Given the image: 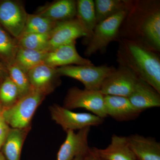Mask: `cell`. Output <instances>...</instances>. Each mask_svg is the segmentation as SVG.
Segmentation results:
<instances>
[{
    "mask_svg": "<svg viewBox=\"0 0 160 160\" xmlns=\"http://www.w3.org/2000/svg\"><path fill=\"white\" fill-rule=\"evenodd\" d=\"M28 15L22 2L0 0V25L17 39L22 32Z\"/></svg>",
    "mask_w": 160,
    "mask_h": 160,
    "instance_id": "obj_7",
    "label": "cell"
},
{
    "mask_svg": "<svg viewBox=\"0 0 160 160\" xmlns=\"http://www.w3.org/2000/svg\"><path fill=\"white\" fill-rule=\"evenodd\" d=\"M21 98L18 89L9 76L0 82V105L4 110L13 106Z\"/></svg>",
    "mask_w": 160,
    "mask_h": 160,
    "instance_id": "obj_25",
    "label": "cell"
},
{
    "mask_svg": "<svg viewBox=\"0 0 160 160\" xmlns=\"http://www.w3.org/2000/svg\"><path fill=\"white\" fill-rule=\"evenodd\" d=\"M117 61L160 93V60L154 52L137 41L124 39L120 42Z\"/></svg>",
    "mask_w": 160,
    "mask_h": 160,
    "instance_id": "obj_1",
    "label": "cell"
},
{
    "mask_svg": "<svg viewBox=\"0 0 160 160\" xmlns=\"http://www.w3.org/2000/svg\"><path fill=\"white\" fill-rule=\"evenodd\" d=\"M94 3L97 24L127 9L126 2L121 0H95Z\"/></svg>",
    "mask_w": 160,
    "mask_h": 160,
    "instance_id": "obj_23",
    "label": "cell"
},
{
    "mask_svg": "<svg viewBox=\"0 0 160 160\" xmlns=\"http://www.w3.org/2000/svg\"><path fill=\"white\" fill-rule=\"evenodd\" d=\"M92 149L102 160H137L128 145L126 137L112 135L106 148Z\"/></svg>",
    "mask_w": 160,
    "mask_h": 160,
    "instance_id": "obj_17",
    "label": "cell"
},
{
    "mask_svg": "<svg viewBox=\"0 0 160 160\" xmlns=\"http://www.w3.org/2000/svg\"><path fill=\"white\" fill-rule=\"evenodd\" d=\"M126 138L137 160H160V143L154 138L138 134Z\"/></svg>",
    "mask_w": 160,
    "mask_h": 160,
    "instance_id": "obj_16",
    "label": "cell"
},
{
    "mask_svg": "<svg viewBox=\"0 0 160 160\" xmlns=\"http://www.w3.org/2000/svg\"><path fill=\"white\" fill-rule=\"evenodd\" d=\"M139 80L131 70L126 67L119 66L118 69L104 80L100 91L104 95L128 98Z\"/></svg>",
    "mask_w": 160,
    "mask_h": 160,
    "instance_id": "obj_8",
    "label": "cell"
},
{
    "mask_svg": "<svg viewBox=\"0 0 160 160\" xmlns=\"http://www.w3.org/2000/svg\"><path fill=\"white\" fill-rule=\"evenodd\" d=\"M3 111L4 109L0 105V149L10 128L3 117Z\"/></svg>",
    "mask_w": 160,
    "mask_h": 160,
    "instance_id": "obj_28",
    "label": "cell"
},
{
    "mask_svg": "<svg viewBox=\"0 0 160 160\" xmlns=\"http://www.w3.org/2000/svg\"><path fill=\"white\" fill-rule=\"evenodd\" d=\"M104 96L100 91L72 87L67 92L62 106L69 110L83 108L105 119L107 116L105 110Z\"/></svg>",
    "mask_w": 160,
    "mask_h": 160,
    "instance_id": "obj_5",
    "label": "cell"
},
{
    "mask_svg": "<svg viewBox=\"0 0 160 160\" xmlns=\"http://www.w3.org/2000/svg\"><path fill=\"white\" fill-rule=\"evenodd\" d=\"M104 103L107 117H110L116 121H130L137 118L141 113L135 109L128 98L105 95Z\"/></svg>",
    "mask_w": 160,
    "mask_h": 160,
    "instance_id": "obj_15",
    "label": "cell"
},
{
    "mask_svg": "<svg viewBox=\"0 0 160 160\" xmlns=\"http://www.w3.org/2000/svg\"><path fill=\"white\" fill-rule=\"evenodd\" d=\"M49 40V34L29 33L20 37L17 41L20 48L48 52Z\"/></svg>",
    "mask_w": 160,
    "mask_h": 160,
    "instance_id": "obj_26",
    "label": "cell"
},
{
    "mask_svg": "<svg viewBox=\"0 0 160 160\" xmlns=\"http://www.w3.org/2000/svg\"><path fill=\"white\" fill-rule=\"evenodd\" d=\"M7 69L9 77L17 87L21 98L31 91L32 88L27 73L19 68L14 63L8 66Z\"/></svg>",
    "mask_w": 160,
    "mask_h": 160,
    "instance_id": "obj_27",
    "label": "cell"
},
{
    "mask_svg": "<svg viewBox=\"0 0 160 160\" xmlns=\"http://www.w3.org/2000/svg\"><path fill=\"white\" fill-rule=\"evenodd\" d=\"M44 63L56 68L70 65H92L91 61L82 57L78 53L76 42L47 52Z\"/></svg>",
    "mask_w": 160,
    "mask_h": 160,
    "instance_id": "obj_12",
    "label": "cell"
},
{
    "mask_svg": "<svg viewBox=\"0 0 160 160\" xmlns=\"http://www.w3.org/2000/svg\"><path fill=\"white\" fill-rule=\"evenodd\" d=\"M127 12L126 9L97 24L88 41L85 52L86 56L105 50L109 43L115 39Z\"/></svg>",
    "mask_w": 160,
    "mask_h": 160,
    "instance_id": "obj_4",
    "label": "cell"
},
{
    "mask_svg": "<svg viewBox=\"0 0 160 160\" xmlns=\"http://www.w3.org/2000/svg\"><path fill=\"white\" fill-rule=\"evenodd\" d=\"M47 52L19 47L14 63L27 73L31 69L44 63Z\"/></svg>",
    "mask_w": 160,
    "mask_h": 160,
    "instance_id": "obj_21",
    "label": "cell"
},
{
    "mask_svg": "<svg viewBox=\"0 0 160 160\" xmlns=\"http://www.w3.org/2000/svg\"><path fill=\"white\" fill-rule=\"evenodd\" d=\"M52 119L64 131H73L102 125L104 119L88 112H74L58 104L49 108Z\"/></svg>",
    "mask_w": 160,
    "mask_h": 160,
    "instance_id": "obj_6",
    "label": "cell"
},
{
    "mask_svg": "<svg viewBox=\"0 0 160 160\" xmlns=\"http://www.w3.org/2000/svg\"><path fill=\"white\" fill-rule=\"evenodd\" d=\"M0 160H6L1 151H0Z\"/></svg>",
    "mask_w": 160,
    "mask_h": 160,
    "instance_id": "obj_32",
    "label": "cell"
},
{
    "mask_svg": "<svg viewBox=\"0 0 160 160\" xmlns=\"http://www.w3.org/2000/svg\"><path fill=\"white\" fill-rule=\"evenodd\" d=\"M91 127L66 132V137L58 152L57 160H73L79 155L86 156L91 150L89 136Z\"/></svg>",
    "mask_w": 160,
    "mask_h": 160,
    "instance_id": "obj_9",
    "label": "cell"
},
{
    "mask_svg": "<svg viewBox=\"0 0 160 160\" xmlns=\"http://www.w3.org/2000/svg\"><path fill=\"white\" fill-rule=\"evenodd\" d=\"M46 95L33 89L20 98L13 106L3 112V117L9 127L25 129L31 127V121Z\"/></svg>",
    "mask_w": 160,
    "mask_h": 160,
    "instance_id": "obj_2",
    "label": "cell"
},
{
    "mask_svg": "<svg viewBox=\"0 0 160 160\" xmlns=\"http://www.w3.org/2000/svg\"><path fill=\"white\" fill-rule=\"evenodd\" d=\"M57 23L35 13L28 14L21 36L29 33L49 34Z\"/></svg>",
    "mask_w": 160,
    "mask_h": 160,
    "instance_id": "obj_24",
    "label": "cell"
},
{
    "mask_svg": "<svg viewBox=\"0 0 160 160\" xmlns=\"http://www.w3.org/2000/svg\"><path fill=\"white\" fill-rule=\"evenodd\" d=\"M32 88L47 96L53 92L62 83L57 69L41 64L27 73Z\"/></svg>",
    "mask_w": 160,
    "mask_h": 160,
    "instance_id": "obj_11",
    "label": "cell"
},
{
    "mask_svg": "<svg viewBox=\"0 0 160 160\" xmlns=\"http://www.w3.org/2000/svg\"><path fill=\"white\" fill-rule=\"evenodd\" d=\"M142 32L151 46L160 49V12L158 9L149 13L142 24Z\"/></svg>",
    "mask_w": 160,
    "mask_h": 160,
    "instance_id": "obj_22",
    "label": "cell"
},
{
    "mask_svg": "<svg viewBox=\"0 0 160 160\" xmlns=\"http://www.w3.org/2000/svg\"><path fill=\"white\" fill-rule=\"evenodd\" d=\"M85 157L83 155H79L75 158L73 160H84Z\"/></svg>",
    "mask_w": 160,
    "mask_h": 160,
    "instance_id": "obj_31",
    "label": "cell"
},
{
    "mask_svg": "<svg viewBox=\"0 0 160 160\" xmlns=\"http://www.w3.org/2000/svg\"><path fill=\"white\" fill-rule=\"evenodd\" d=\"M76 1L57 0L40 6L34 13L58 23L69 21L76 17Z\"/></svg>",
    "mask_w": 160,
    "mask_h": 160,
    "instance_id": "obj_13",
    "label": "cell"
},
{
    "mask_svg": "<svg viewBox=\"0 0 160 160\" xmlns=\"http://www.w3.org/2000/svg\"><path fill=\"white\" fill-rule=\"evenodd\" d=\"M82 37L88 38V33L76 18L58 22L49 33L48 51L76 42L77 39Z\"/></svg>",
    "mask_w": 160,
    "mask_h": 160,
    "instance_id": "obj_10",
    "label": "cell"
},
{
    "mask_svg": "<svg viewBox=\"0 0 160 160\" xmlns=\"http://www.w3.org/2000/svg\"><path fill=\"white\" fill-rule=\"evenodd\" d=\"M18 48L17 39L0 25V62L6 68L14 64Z\"/></svg>",
    "mask_w": 160,
    "mask_h": 160,
    "instance_id": "obj_20",
    "label": "cell"
},
{
    "mask_svg": "<svg viewBox=\"0 0 160 160\" xmlns=\"http://www.w3.org/2000/svg\"><path fill=\"white\" fill-rule=\"evenodd\" d=\"M31 127L25 129L10 128L0 151L6 160H20L23 144Z\"/></svg>",
    "mask_w": 160,
    "mask_h": 160,
    "instance_id": "obj_18",
    "label": "cell"
},
{
    "mask_svg": "<svg viewBox=\"0 0 160 160\" xmlns=\"http://www.w3.org/2000/svg\"></svg>",
    "mask_w": 160,
    "mask_h": 160,
    "instance_id": "obj_33",
    "label": "cell"
},
{
    "mask_svg": "<svg viewBox=\"0 0 160 160\" xmlns=\"http://www.w3.org/2000/svg\"><path fill=\"white\" fill-rule=\"evenodd\" d=\"M128 98L135 109L141 113L146 109L160 106V93L140 79Z\"/></svg>",
    "mask_w": 160,
    "mask_h": 160,
    "instance_id": "obj_14",
    "label": "cell"
},
{
    "mask_svg": "<svg viewBox=\"0 0 160 160\" xmlns=\"http://www.w3.org/2000/svg\"><path fill=\"white\" fill-rule=\"evenodd\" d=\"M8 76L7 68L0 62V82Z\"/></svg>",
    "mask_w": 160,
    "mask_h": 160,
    "instance_id": "obj_29",
    "label": "cell"
},
{
    "mask_svg": "<svg viewBox=\"0 0 160 160\" xmlns=\"http://www.w3.org/2000/svg\"><path fill=\"white\" fill-rule=\"evenodd\" d=\"M84 160H101L100 158L95 154L91 148V150L88 154L86 155L84 158Z\"/></svg>",
    "mask_w": 160,
    "mask_h": 160,
    "instance_id": "obj_30",
    "label": "cell"
},
{
    "mask_svg": "<svg viewBox=\"0 0 160 160\" xmlns=\"http://www.w3.org/2000/svg\"><path fill=\"white\" fill-rule=\"evenodd\" d=\"M60 76L72 78L81 82L86 89L100 91L106 78L115 70L107 65H70L57 68Z\"/></svg>",
    "mask_w": 160,
    "mask_h": 160,
    "instance_id": "obj_3",
    "label": "cell"
},
{
    "mask_svg": "<svg viewBox=\"0 0 160 160\" xmlns=\"http://www.w3.org/2000/svg\"><path fill=\"white\" fill-rule=\"evenodd\" d=\"M76 17L88 35L89 40L96 26L94 1L78 0L76 1Z\"/></svg>",
    "mask_w": 160,
    "mask_h": 160,
    "instance_id": "obj_19",
    "label": "cell"
}]
</instances>
